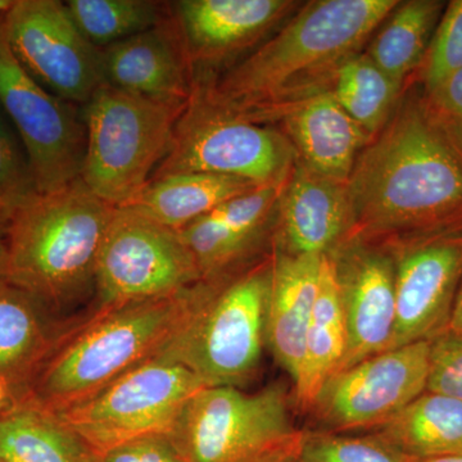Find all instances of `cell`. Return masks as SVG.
I'll return each mask as SVG.
<instances>
[{
  "instance_id": "obj_8",
  "label": "cell",
  "mask_w": 462,
  "mask_h": 462,
  "mask_svg": "<svg viewBox=\"0 0 462 462\" xmlns=\"http://www.w3.org/2000/svg\"><path fill=\"white\" fill-rule=\"evenodd\" d=\"M293 149L282 134L216 108L193 88L173 127L169 153L152 180L203 172L281 187L291 175Z\"/></svg>"
},
{
  "instance_id": "obj_32",
  "label": "cell",
  "mask_w": 462,
  "mask_h": 462,
  "mask_svg": "<svg viewBox=\"0 0 462 462\" xmlns=\"http://www.w3.org/2000/svg\"><path fill=\"white\" fill-rule=\"evenodd\" d=\"M462 69V0L446 5L420 66L419 83L430 90Z\"/></svg>"
},
{
  "instance_id": "obj_15",
  "label": "cell",
  "mask_w": 462,
  "mask_h": 462,
  "mask_svg": "<svg viewBox=\"0 0 462 462\" xmlns=\"http://www.w3.org/2000/svg\"><path fill=\"white\" fill-rule=\"evenodd\" d=\"M193 84L236 62L296 8L288 0H180L167 3Z\"/></svg>"
},
{
  "instance_id": "obj_28",
  "label": "cell",
  "mask_w": 462,
  "mask_h": 462,
  "mask_svg": "<svg viewBox=\"0 0 462 462\" xmlns=\"http://www.w3.org/2000/svg\"><path fill=\"white\" fill-rule=\"evenodd\" d=\"M402 87L385 74L369 54H358L340 69L331 94L373 138L391 117Z\"/></svg>"
},
{
  "instance_id": "obj_11",
  "label": "cell",
  "mask_w": 462,
  "mask_h": 462,
  "mask_svg": "<svg viewBox=\"0 0 462 462\" xmlns=\"http://www.w3.org/2000/svg\"><path fill=\"white\" fill-rule=\"evenodd\" d=\"M0 107L26 149L41 193L80 178L87 129L79 106L53 96L18 62L0 16Z\"/></svg>"
},
{
  "instance_id": "obj_9",
  "label": "cell",
  "mask_w": 462,
  "mask_h": 462,
  "mask_svg": "<svg viewBox=\"0 0 462 462\" xmlns=\"http://www.w3.org/2000/svg\"><path fill=\"white\" fill-rule=\"evenodd\" d=\"M203 387L196 374L162 349L93 397L54 415L100 456L136 438L169 434L184 404Z\"/></svg>"
},
{
  "instance_id": "obj_27",
  "label": "cell",
  "mask_w": 462,
  "mask_h": 462,
  "mask_svg": "<svg viewBox=\"0 0 462 462\" xmlns=\"http://www.w3.org/2000/svg\"><path fill=\"white\" fill-rule=\"evenodd\" d=\"M446 9L440 0L400 3L391 20L374 39L369 57L394 81L402 84L420 69Z\"/></svg>"
},
{
  "instance_id": "obj_19",
  "label": "cell",
  "mask_w": 462,
  "mask_h": 462,
  "mask_svg": "<svg viewBox=\"0 0 462 462\" xmlns=\"http://www.w3.org/2000/svg\"><path fill=\"white\" fill-rule=\"evenodd\" d=\"M275 247L289 254L327 256L343 245L351 223L346 184L298 162L281 196Z\"/></svg>"
},
{
  "instance_id": "obj_36",
  "label": "cell",
  "mask_w": 462,
  "mask_h": 462,
  "mask_svg": "<svg viewBox=\"0 0 462 462\" xmlns=\"http://www.w3.org/2000/svg\"><path fill=\"white\" fill-rule=\"evenodd\" d=\"M300 439H302V437H300ZM300 439L297 440L293 445L285 446L282 448L269 452V454L263 455V457L257 458L254 462H298L297 454Z\"/></svg>"
},
{
  "instance_id": "obj_31",
  "label": "cell",
  "mask_w": 462,
  "mask_h": 462,
  "mask_svg": "<svg viewBox=\"0 0 462 462\" xmlns=\"http://www.w3.org/2000/svg\"><path fill=\"white\" fill-rule=\"evenodd\" d=\"M298 462H411L393 446L375 436L346 437L331 431H303Z\"/></svg>"
},
{
  "instance_id": "obj_29",
  "label": "cell",
  "mask_w": 462,
  "mask_h": 462,
  "mask_svg": "<svg viewBox=\"0 0 462 462\" xmlns=\"http://www.w3.org/2000/svg\"><path fill=\"white\" fill-rule=\"evenodd\" d=\"M69 17L97 50L148 32L169 16L167 3L153 0H69Z\"/></svg>"
},
{
  "instance_id": "obj_17",
  "label": "cell",
  "mask_w": 462,
  "mask_h": 462,
  "mask_svg": "<svg viewBox=\"0 0 462 462\" xmlns=\"http://www.w3.org/2000/svg\"><path fill=\"white\" fill-rule=\"evenodd\" d=\"M282 188L263 187L227 200L179 231L202 282L217 281L257 261Z\"/></svg>"
},
{
  "instance_id": "obj_26",
  "label": "cell",
  "mask_w": 462,
  "mask_h": 462,
  "mask_svg": "<svg viewBox=\"0 0 462 462\" xmlns=\"http://www.w3.org/2000/svg\"><path fill=\"white\" fill-rule=\"evenodd\" d=\"M374 434L411 458L462 455V401L425 391Z\"/></svg>"
},
{
  "instance_id": "obj_37",
  "label": "cell",
  "mask_w": 462,
  "mask_h": 462,
  "mask_svg": "<svg viewBox=\"0 0 462 462\" xmlns=\"http://www.w3.org/2000/svg\"><path fill=\"white\" fill-rule=\"evenodd\" d=\"M8 224L0 218V285L8 282L9 256H8Z\"/></svg>"
},
{
  "instance_id": "obj_33",
  "label": "cell",
  "mask_w": 462,
  "mask_h": 462,
  "mask_svg": "<svg viewBox=\"0 0 462 462\" xmlns=\"http://www.w3.org/2000/svg\"><path fill=\"white\" fill-rule=\"evenodd\" d=\"M427 391L462 401V336L443 333L431 340Z\"/></svg>"
},
{
  "instance_id": "obj_41",
  "label": "cell",
  "mask_w": 462,
  "mask_h": 462,
  "mask_svg": "<svg viewBox=\"0 0 462 462\" xmlns=\"http://www.w3.org/2000/svg\"><path fill=\"white\" fill-rule=\"evenodd\" d=\"M14 5V0H0V16L5 14L12 5Z\"/></svg>"
},
{
  "instance_id": "obj_34",
  "label": "cell",
  "mask_w": 462,
  "mask_h": 462,
  "mask_svg": "<svg viewBox=\"0 0 462 462\" xmlns=\"http://www.w3.org/2000/svg\"><path fill=\"white\" fill-rule=\"evenodd\" d=\"M99 462H185L169 434H151L125 442L99 456Z\"/></svg>"
},
{
  "instance_id": "obj_7",
  "label": "cell",
  "mask_w": 462,
  "mask_h": 462,
  "mask_svg": "<svg viewBox=\"0 0 462 462\" xmlns=\"http://www.w3.org/2000/svg\"><path fill=\"white\" fill-rule=\"evenodd\" d=\"M291 401L281 383L252 393L203 387L184 404L169 436L185 462H254L302 437Z\"/></svg>"
},
{
  "instance_id": "obj_13",
  "label": "cell",
  "mask_w": 462,
  "mask_h": 462,
  "mask_svg": "<svg viewBox=\"0 0 462 462\" xmlns=\"http://www.w3.org/2000/svg\"><path fill=\"white\" fill-rule=\"evenodd\" d=\"M14 57L42 87L83 107L105 84L100 51L79 32L58 0H14L2 14Z\"/></svg>"
},
{
  "instance_id": "obj_42",
  "label": "cell",
  "mask_w": 462,
  "mask_h": 462,
  "mask_svg": "<svg viewBox=\"0 0 462 462\" xmlns=\"http://www.w3.org/2000/svg\"><path fill=\"white\" fill-rule=\"evenodd\" d=\"M0 462H7V461L3 460V458H0Z\"/></svg>"
},
{
  "instance_id": "obj_35",
  "label": "cell",
  "mask_w": 462,
  "mask_h": 462,
  "mask_svg": "<svg viewBox=\"0 0 462 462\" xmlns=\"http://www.w3.org/2000/svg\"><path fill=\"white\" fill-rule=\"evenodd\" d=\"M431 100L462 129V69L427 90Z\"/></svg>"
},
{
  "instance_id": "obj_22",
  "label": "cell",
  "mask_w": 462,
  "mask_h": 462,
  "mask_svg": "<svg viewBox=\"0 0 462 462\" xmlns=\"http://www.w3.org/2000/svg\"><path fill=\"white\" fill-rule=\"evenodd\" d=\"M282 121L300 162L342 184L348 180L358 154L372 139L340 107L331 91L303 103Z\"/></svg>"
},
{
  "instance_id": "obj_39",
  "label": "cell",
  "mask_w": 462,
  "mask_h": 462,
  "mask_svg": "<svg viewBox=\"0 0 462 462\" xmlns=\"http://www.w3.org/2000/svg\"><path fill=\"white\" fill-rule=\"evenodd\" d=\"M14 402V396L11 388L3 380H0V412L5 411Z\"/></svg>"
},
{
  "instance_id": "obj_4",
  "label": "cell",
  "mask_w": 462,
  "mask_h": 462,
  "mask_svg": "<svg viewBox=\"0 0 462 462\" xmlns=\"http://www.w3.org/2000/svg\"><path fill=\"white\" fill-rule=\"evenodd\" d=\"M115 211L80 178L38 194L8 223L9 284L54 314L94 296L99 249Z\"/></svg>"
},
{
  "instance_id": "obj_30",
  "label": "cell",
  "mask_w": 462,
  "mask_h": 462,
  "mask_svg": "<svg viewBox=\"0 0 462 462\" xmlns=\"http://www.w3.org/2000/svg\"><path fill=\"white\" fill-rule=\"evenodd\" d=\"M41 191L26 149L0 107V218L8 224Z\"/></svg>"
},
{
  "instance_id": "obj_5",
  "label": "cell",
  "mask_w": 462,
  "mask_h": 462,
  "mask_svg": "<svg viewBox=\"0 0 462 462\" xmlns=\"http://www.w3.org/2000/svg\"><path fill=\"white\" fill-rule=\"evenodd\" d=\"M273 254L239 272L199 282L187 319L163 352L206 387H238L254 378L266 346Z\"/></svg>"
},
{
  "instance_id": "obj_25",
  "label": "cell",
  "mask_w": 462,
  "mask_h": 462,
  "mask_svg": "<svg viewBox=\"0 0 462 462\" xmlns=\"http://www.w3.org/2000/svg\"><path fill=\"white\" fill-rule=\"evenodd\" d=\"M346 348V328L333 258L322 257L320 282L306 337L305 363L293 400L309 411L322 384L339 369Z\"/></svg>"
},
{
  "instance_id": "obj_16",
  "label": "cell",
  "mask_w": 462,
  "mask_h": 462,
  "mask_svg": "<svg viewBox=\"0 0 462 462\" xmlns=\"http://www.w3.org/2000/svg\"><path fill=\"white\" fill-rule=\"evenodd\" d=\"M346 348L339 370L392 348L396 329V267L385 248L348 242L333 254Z\"/></svg>"
},
{
  "instance_id": "obj_23",
  "label": "cell",
  "mask_w": 462,
  "mask_h": 462,
  "mask_svg": "<svg viewBox=\"0 0 462 462\" xmlns=\"http://www.w3.org/2000/svg\"><path fill=\"white\" fill-rule=\"evenodd\" d=\"M252 182L216 175L182 172L153 179L124 208L180 231L227 200L257 189Z\"/></svg>"
},
{
  "instance_id": "obj_40",
  "label": "cell",
  "mask_w": 462,
  "mask_h": 462,
  "mask_svg": "<svg viewBox=\"0 0 462 462\" xmlns=\"http://www.w3.org/2000/svg\"><path fill=\"white\" fill-rule=\"evenodd\" d=\"M411 462H462V455L437 456V457L413 458Z\"/></svg>"
},
{
  "instance_id": "obj_21",
  "label": "cell",
  "mask_w": 462,
  "mask_h": 462,
  "mask_svg": "<svg viewBox=\"0 0 462 462\" xmlns=\"http://www.w3.org/2000/svg\"><path fill=\"white\" fill-rule=\"evenodd\" d=\"M38 298L5 282L0 285V380L14 401L76 320L57 321Z\"/></svg>"
},
{
  "instance_id": "obj_3",
  "label": "cell",
  "mask_w": 462,
  "mask_h": 462,
  "mask_svg": "<svg viewBox=\"0 0 462 462\" xmlns=\"http://www.w3.org/2000/svg\"><path fill=\"white\" fill-rule=\"evenodd\" d=\"M196 285L79 319L17 400L58 413L93 397L169 345L187 319Z\"/></svg>"
},
{
  "instance_id": "obj_38",
  "label": "cell",
  "mask_w": 462,
  "mask_h": 462,
  "mask_svg": "<svg viewBox=\"0 0 462 462\" xmlns=\"http://www.w3.org/2000/svg\"><path fill=\"white\" fill-rule=\"evenodd\" d=\"M445 333L454 334V336H462V279L457 294H456L454 309H452L448 327H447Z\"/></svg>"
},
{
  "instance_id": "obj_6",
  "label": "cell",
  "mask_w": 462,
  "mask_h": 462,
  "mask_svg": "<svg viewBox=\"0 0 462 462\" xmlns=\"http://www.w3.org/2000/svg\"><path fill=\"white\" fill-rule=\"evenodd\" d=\"M87 145L80 180L109 205L126 206L151 182L171 147L182 108L103 84L81 107Z\"/></svg>"
},
{
  "instance_id": "obj_20",
  "label": "cell",
  "mask_w": 462,
  "mask_h": 462,
  "mask_svg": "<svg viewBox=\"0 0 462 462\" xmlns=\"http://www.w3.org/2000/svg\"><path fill=\"white\" fill-rule=\"evenodd\" d=\"M322 257L289 254L276 247L273 251L266 346L291 376L293 388L302 378L306 337L318 296Z\"/></svg>"
},
{
  "instance_id": "obj_14",
  "label": "cell",
  "mask_w": 462,
  "mask_h": 462,
  "mask_svg": "<svg viewBox=\"0 0 462 462\" xmlns=\"http://www.w3.org/2000/svg\"><path fill=\"white\" fill-rule=\"evenodd\" d=\"M387 251L396 267L392 348L436 339L448 327L460 287L462 230L406 240Z\"/></svg>"
},
{
  "instance_id": "obj_2",
  "label": "cell",
  "mask_w": 462,
  "mask_h": 462,
  "mask_svg": "<svg viewBox=\"0 0 462 462\" xmlns=\"http://www.w3.org/2000/svg\"><path fill=\"white\" fill-rule=\"evenodd\" d=\"M397 0H316L261 47L221 74L197 81L216 108L267 125L329 93L337 75L360 54Z\"/></svg>"
},
{
  "instance_id": "obj_12",
  "label": "cell",
  "mask_w": 462,
  "mask_h": 462,
  "mask_svg": "<svg viewBox=\"0 0 462 462\" xmlns=\"http://www.w3.org/2000/svg\"><path fill=\"white\" fill-rule=\"evenodd\" d=\"M430 348L410 343L334 373L307 412L331 433L378 430L427 391Z\"/></svg>"
},
{
  "instance_id": "obj_18",
  "label": "cell",
  "mask_w": 462,
  "mask_h": 462,
  "mask_svg": "<svg viewBox=\"0 0 462 462\" xmlns=\"http://www.w3.org/2000/svg\"><path fill=\"white\" fill-rule=\"evenodd\" d=\"M105 84L184 108L193 91L189 66L169 16L160 25L100 51Z\"/></svg>"
},
{
  "instance_id": "obj_10",
  "label": "cell",
  "mask_w": 462,
  "mask_h": 462,
  "mask_svg": "<svg viewBox=\"0 0 462 462\" xmlns=\"http://www.w3.org/2000/svg\"><path fill=\"white\" fill-rule=\"evenodd\" d=\"M199 282L179 231L118 207L100 245L90 312L173 296Z\"/></svg>"
},
{
  "instance_id": "obj_1",
  "label": "cell",
  "mask_w": 462,
  "mask_h": 462,
  "mask_svg": "<svg viewBox=\"0 0 462 462\" xmlns=\"http://www.w3.org/2000/svg\"><path fill=\"white\" fill-rule=\"evenodd\" d=\"M346 191L351 223L343 245L389 249L462 230L461 127L413 87L358 154Z\"/></svg>"
},
{
  "instance_id": "obj_24",
  "label": "cell",
  "mask_w": 462,
  "mask_h": 462,
  "mask_svg": "<svg viewBox=\"0 0 462 462\" xmlns=\"http://www.w3.org/2000/svg\"><path fill=\"white\" fill-rule=\"evenodd\" d=\"M0 458L7 462H99L57 415L16 400L0 412Z\"/></svg>"
}]
</instances>
